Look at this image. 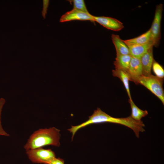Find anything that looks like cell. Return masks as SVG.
<instances>
[{"label": "cell", "mask_w": 164, "mask_h": 164, "mask_svg": "<svg viewBox=\"0 0 164 164\" xmlns=\"http://www.w3.org/2000/svg\"><path fill=\"white\" fill-rule=\"evenodd\" d=\"M109 122L120 124L127 127L133 130L136 136L139 137L140 132L145 131V125L143 121H137L132 119L130 116L124 118H116L112 117L97 108L94 111L92 114L89 116L88 119L80 125L71 126L67 130L72 134V140L76 132L80 129L94 124Z\"/></svg>", "instance_id": "1"}, {"label": "cell", "mask_w": 164, "mask_h": 164, "mask_svg": "<svg viewBox=\"0 0 164 164\" xmlns=\"http://www.w3.org/2000/svg\"><path fill=\"white\" fill-rule=\"evenodd\" d=\"M60 131L54 127L39 129L31 135L24 148L27 151L47 145L59 147L60 145Z\"/></svg>", "instance_id": "2"}, {"label": "cell", "mask_w": 164, "mask_h": 164, "mask_svg": "<svg viewBox=\"0 0 164 164\" xmlns=\"http://www.w3.org/2000/svg\"><path fill=\"white\" fill-rule=\"evenodd\" d=\"M132 82L136 84L144 86L157 96L164 104V92L163 79L152 74L145 76L142 75L135 78Z\"/></svg>", "instance_id": "3"}, {"label": "cell", "mask_w": 164, "mask_h": 164, "mask_svg": "<svg viewBox=\"0 0 164 164\" xmlns=\"http://www.w3.org/2000/svg\"><path fill=\"white\" fill-rule=\"evenodd\" d=\"M26 153L30 160L34 163L47 164L56 157L55 152L51 149L43 148L28 150Z\"/></svg>", "instance_id": "4"}, {"label": "cell", "mask_w": 164, "mask_h": 164, "mask_svg": "<svg viewBox=\"0 0 164 164\" xmlns=\"http://www.w3.org/2000/svg\"><path fill=\"white\" fill-rule=\"evenodd\" d=\"M163 10V5L160 3L155 8L153 21L150 28L151 40L154 43V46H159L161 37V23Z\"/></svg>", "instance_id": "5"}, {"label": "cell", "mask_w": 164, "mask_h": 164, "mask_svg": "<svg viewBox=\"0 0 164 164\" xmlns=\"http://www.w3.org/2000/svg\"><path fill=\"white\" fill-rule=\"evenodd\" d=\"M94 16L89 13H87L73 8L63 15L60 17V22H63L75 20L94 21Z\"/></svg>", "instance_id": "6"}, {"label": "cell", "mask_w": 164, "mask_h": 164, "mask_svg": "<svg viewBox=\"0 0 164 164\" xmlns=\"http://www.w3.org/2000/svg\"><path fill=\"white\" fill-rule=\"evenodd\" d=\"M94 21H96L105 28L114 31H120L124 26L119 20L111 17L104 16H94Z\"/></svg>", "instance_id": "7"}, {"label": "cell", "mask_w": 164, "mask_h": 164, "mask_svg": "<svg viewBox=\"0 0 164 164\" xmlns=\"http://www.w3.org/2000/svg\"><path fill=\"white\" fill-rule=\"evenodd\" d=\"M154 60L152 47L150 48L140 58L143 75L148 76L152 74L151 70Z\"/></svg>", "instance_id": "8"}, {"label": "cell", "mask_w": 164, "mask_h": 164, "mask_svg": "<svg viewBox=\"0 0 164 164\" xmlns=\"http://www.w3.org/2000/svg\"><path fill=\"white\" fill-rule=\"evenodd\" d=\"M127 72L130 76V81H132L135 78L143 75L140 58L132 56Z\"/></svg>", "instance_id": "9"}, {"label": "cell", "mask_w": 164, "mask_h": 164, "mask_svg": "<svg viewBox=\"0 0 164 164\" xmlns=\"http://www.w3.org/2000/svg\"><path fill=\"white\" fill-rule=\"evenodd\" d=\"M154 46L153 42L150 41L144 44L128 46L130 55L134 57L140 58L150 48Z\"/></svg>", "instance_id": "10"}, {"label": "cell", "mask_w": 164, "mask_h": 164, "mask_svg": "<svg viewBox=\"0 0 164 164\" xmlns=\"http://www.w3.org/2000/svg\"><path fill=\"white\" fill-rule=\"evenodd\" d=\"M111 38L116 49V56L130 55L128 46L119 35L113 34Z\"/></svg>", "instance_id": "11"}, {"label": "cell", "mask_w": 164, "mask_h": 164, "mask_svg": "<svg viewBox=\"0 0 164 164\" xmlns=\"http://www.w3.org/2000/svg\"><path fill=\"white\" fill-rule=\"evenodd\" d=\"M113 76L119 78L123 82L126 89L129 99H132L130 92L129 81H130V77L126 71L115 68L112 70Z\"/></svg>", "instance_id": "12"}, {"label": "cell", "mask_w": 164, "mask_h": 164, "mask_svg": "<svg viewBox=\"0 0 164 164\" xmlns=\"http://www.w3.org/2000/svg\"><path fill=\"white\" fill-rule=\"evenodd\" d=\"M151 40V32L149 29L146 32L136 37L124 41L128 46L145 44Z\"/></svg>", "instance_id": "13"}, {"label": "cell", "mask_w": 164, "mask_h": 164, "mask_svg": "<svg viewBox=\"0 0 164 164\" xmlns=\"http://www.w3.org/2000/svg\"><path fill=\"white\" fill-rule=\"evenodd\" d=\"M131 58L130 55L116 56L114 62L115 68L127 71Z\"/></svg>", "instance_id": "14"}, {"label": "cell", "mask_w": 164, "mask_h": 164, "mask_svg": "<svg viewBox=\"0 0 164 164\" xmlns=\"http://www.w3.org/2000/svg\"><path fill=\"white\" fill-rule=\"evenodd\" d=\"M131 109L130 116L133 119L137 121H141L143 117L147 116L148 112L146 110H143L138 108L134 103L132 99H129Z\"/></svg>", "instance_id": "15"}, {"label": "cell", "mask_w": 164, "mask_h": 164, "mask_svg": "<svg viewBox=\"0 0 164 164\" xmlns=\"http://www.w3.org/2000/svg\"><path fill=\"white\" fill-rule=\"evenodd\" d=\"M152 67L156 76L163 79L164 77V70L162 66L154 60Z\"/></svg>", "instance_id": "16"}, {"label": "cell", "mask_w": 164, "mask_h": 164, "mask_svg": "<svg viewBox=\"0 0 164 164\" xmlns=\"http://www.w3.org/2000/svg\"><path fill=\"white\" fill-rule=\"evenodd\" d=\"M71 3H73V8L87 13H89L83 0H70Z\"/></svg>", "instance_id": "17"}, {"label": "cell", "mask_w": 164, "mask_h": 164, "mask_svg": "<svg viewBox=\"0 0 164 164\" xmlns=\"http://www.w3.org/2000/svg\"><path fill=\"white\" fill-rule=\"evenodd\" d=\"M5 102V100L4 99L1 98L0 99V135L9 136V135L5 132L3 129L0 120L1 114L2 109Z\"/></svg>", "instance_id": "18"}, {"label": "cell", "mask_w": 164, "mask_h": 164, "mask_svg": "<svg viewBox=\"0 0 164 164\" xmlns=\"http://www.w3.org/2000/svg\"><path fill=\"white\" fill-rule=\"evenodd\" d=\"M43 8L42 11V15L44 19L46 18V15L47 14V9L48 7L49 0H43Z\"/></svg>", "instance_id": "19"}, {"label": "cell", "mask_w": 164, "mask_h": 164, "mask_svg": "<svg viewBox=\"0 0 164 164\" xmlns=\"http://www.w3.org/2000/svg\"><path fill=\"white\" fill-rule=\"evenodd\" d=\"M47 164H64V161L62 159L55 157L50 161Z\"/></svg>", "instance_id": "20"}]
</instances>
